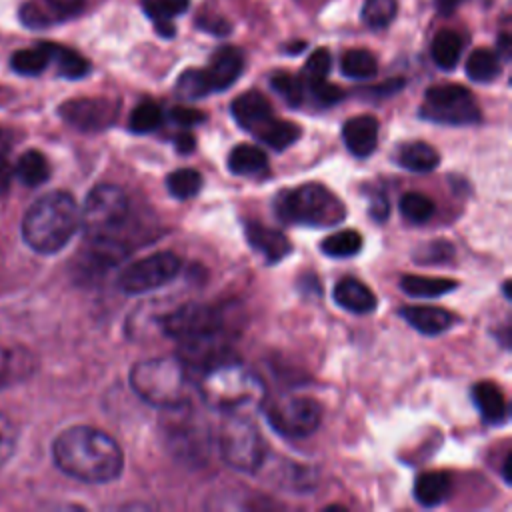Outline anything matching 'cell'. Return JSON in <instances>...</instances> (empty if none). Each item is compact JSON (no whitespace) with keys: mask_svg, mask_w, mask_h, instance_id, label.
Returning a JSON list of instances; mask_svg holds the SVG:
<instances>
[{"mask_svg":"<svg viewBox=\"0 0 512 512\" xmlns=\"http://www.w3.org/2000/svg\"><path fill=\"white\" fill-rule=\"evenodd\" d=\"M52 458L60 472L86 484H106L124 470L120 444L92 426H70L52 444Z\"/></svg>","mask_w":512,"mask_h":512,"instance_id":"obj_1","label":"cell"},{"mask_svg":"<svg viewBox=\"0 0 512 512\" xmlns=\"http://www.w3.org/2000/svg\"><path fill=\"white\" fill-rule=\"evenodd\" d=\"M80 230V206L72 194L54 190L30 204L22 218V238L36 254L60 252Z\"/></svg>","mask_w":512,"mask_h":512,"instance_id":"obj_2","label":"cell"},{"mask_svg":"<svg viewBox=\"0 0 512 512\" xmlns=\"http://www.w3.org/2000/svg\"><path fill=\"white\" fill-rule=\"evenodd\" d=\"M198 394L208 408L232 414L260 408L266 398V384L254 370L226 360L200 374Z\"/></svg>","mask_w":512,"mask_h":512,"instance_id":"obj_3","label":"cell"},{"mask_svg":"<svg viewBox=\"0 0 512 512\" xmlns=\"http://www.w3.org/2000/svg\"><path fill=\"white\" fill-rule=\"evenodd\" d=\"M130 386L150 406L172 410L188 404L190 372L178 356L148 358L130 370Z\"/></svg>","mask_w":512,"mask_h":512,"instance_id":"obj_4","label":"cell"},{"mask_svg":"<svg viewBox=\"0 0 512 512\" xmlns=\"http://www.w3.org/2000/svg\"><path fill=\"white\" fill-rule=\"evenodd\" d=\"M274 212L282 222L300 226H334L346 218L342 200L316 182L280 190L274 198Z\"/></svg>","mask_w":512,"mask_h":512,"instance_id":"obj_5","label":"cell"},{"mask_svg":"<svg viewBox=\"0 0 512 512\" xmlns=\"http://www.w3.org/2000/svg\"><path fill=\"white\" fill-rule=\"evenodd\" d=\"M218 448L222 460L244 474L258 472L266 460L264 436L244 412L226 414L218 436Z\"/></svg>","mask_w":512,"mask_h":512,"instance_id":"obj_6","label":"cell"},{"mask_svg":"<svg viewBox=\"0 0 512 512\" xmlns=\"http://www.w3.org/2000/svg\"><path fill=\"white\" fill-rule=\"evenodd\" d=\"M130 214V204L122 188L114 184L94 186L80 208L84 240H116Z\"/></svg>","mask_w":512,"mask_h":512,"instance_id":"obj_7","label":"cell"},{"mask_svg":"<svg viewBox=\"0 0 512 512\" xmlns=\"http://www.w3.org/2000/svg\"><path fill=\"white\" fill-rule=\"evenodd\" d=\"M420 118L444 126H474L482 120L472 92L460 84H440L424 92Z\"/></svg>","mask_w":512,"mask_h":512,"instance_id":"obj_8","label":"cell"},{"mask_svg":"<svg viewBox=\"0 0 512 512\" xmlns=\"http://www.w3.org/2000/svg\"><path fill=\"white\" fill-rule=\"evenodd\" d=\"M180 268L182 260L174 252H156L128 264L118 276V286L126 294H144L170 284Z\"/></svg>","mask_w":512,"mask_h":512,"instance_id":"obj_9","label":"cell"},{"mask_svg":"<svg viewBox=\"0 0 512 512\" xmlns=\"http://www.w3.org/2000/svg\"><path fill=\"white\" fill-rule=\"evenodd\" d=\"M268 424L286 438H306L316 432L322 410L316 400L304 396H288L272 402L266 410Z\"/></svg>","mask_w":512,"mask_h":512,"instance_id":"obj_10","label":"cell"},{"mask_svg":"<svg viewBox=\"0 0 512 512\" xmlns=\"http://www.w3.org/2000/svg\"><path fill=\"white\" fill-rule=\"evenodd\" d=\"M162 330L166 336L186 342L208 334L224 332L222 310L208 304H184L162 318Z\"/></svg>","mask_w":512,"mask_h":512,"instance_id":"obj_11","label":"cell"},{"mask_svg":"<svg viewBox=\"0 0 512 512\" xmlns=\"http://www.w3.org/2000/svg\"><path fill=\"white\" fill-rule=\"evenodd\" d=\"M60 118L80 132H102L114 124L118 102L102 96H82L60 104Z\"/></svg>","mask_w":512,"mask_h":512,"instance_id":"obj_12","label":"cell"},{"mask_svg":"<svg viewBox=\"0 0 512 512\" xmlns=\"http://www.w3.org/2000/svg\"><path fill=\"white\" fill-rule=\"evenodd\" d=\"M86 0H28L20 6V22L28 28H46L82 12Z\"/></svg>","mask_w":512,"mask_h":512,"instance_id":"obj_13","label":"cell"},{"mask_svg":"<svg viewBox=\"0 0 512 512\" xmlns=\"http://www.w3.org/2000/svg\"><path fill=\"white\" fill-rule=\"evenodd\" d=\"M230 110H232L236 124L254 136L274 118L268 98L256 90H248V92L240 94L232 102Z\"/></svg>","mask_w":512,"mask_h":512,"instance_id":"obj_14","label":"cell"},{"mask_svg":"<svg viewBox=\"0 0 512 512\" xmlns=\"http://www.w3.org/2000/svg\"><path fill=\"white\" fill-rule=\"evenodd\" d=\"M208 80V86L212 92H222L230 88L238 76L244 70V56L238 48L234 46H222L214 52L210 58V64L202 68Z\"/></svg>","mask_w":512,"mask_h":512,"instance_id":"obj_15","label":"cell"},{"mask_svg":"<svg viewBox=\"0 0 512 512\" xmlns=\"http://www.w3.org/2000/svg\"><path fill=\"white\" fill-rule=\"evenodd\" d=\"M244 234H246V240L248 244L266 258L268 264H276L280 262L284 256L290 254L292 250V244L288 242V238L276 230V228H270V226H264L260 222H252L248 220L244 224Z\"/></svg>","mask_w":512,"mask_h":512,"instance_id":"obj_16","label":"cell"},{"mask_svg":"<svg viewBox=\"0 0 512 512\" xmlns=\"http://www.w3.org/2000/svg\"><path fill=\"white\" fill-rule=\"evenodd\" d=\"M378 128V120L370 114L346 120L342 126V138L346 148L358 158L370 156L378 144Z\"/></svg>","mask_w":512,"mask_h":512,"instance_id":"obj_17","label":"cell"},{"mask_svg":"<svg viewBox=\"0 0 512 512\" xmlns=\"http://www.w3.org/2000/svg\"><path fill=\"white\" fill-rule=\"evenodd\" d=\"M36 370V358L26 348L0 346V390L28 380Z\"/></svg>","mask_w":512,"mask_h":512,"instance_id":"obj_18","label":"cell"},{"mask_svg":"<svg viewBox=\"0 0 512 512\" xmlns=\"http://www.w3.org/2000/svg\"><path fill=\"white\" fill-rule=\"evenodd\" d=\"M400 316L420 334L426 336H436L452 328L454 324V314L448 312L446 308L440 306H404L400 310Z\"/></svg>","mask_w":512,"mask_h":512,"instance_id":"obj_19","label":"cell"},{"mask_svg":"<svg viewBox=\"0 0 512 512\" xmlns=\"http://www.w3.org/2000/svg\"><path fill=\"white\" fill-rule=\"evenodd\" d=\"M332 298L340 308L354 312V314H368L378 304L374 292L364 282H360L358 278H352V276H346L336 282Z\"/></svg>","mask_w":512,"mask_h":512,"instance_id":"obj_20","label":"cell"},{"mask_svg":"<svg viewBox=\"0 0 512 512\" xmlns=\"http://www.w3.org/2000/svg\"><path fill=\"white\" fill-rule=\"evenodd\" d=\"M472 400L480 416L488 424H502L508 420V404L502 388L490 380L476 382L472 386Z\"/></svg>","mask_w":512,"mask_h":512,"instance_id":"obj_21","label":"cell"},{"mask_svg":"<svg viewBox=\"0 0 512 512\" xmlns=\"http://www.w3.org/2000/svg\"><path fill=\"white\" fill-rule=\"evenodd\" d=\"M450 488H452V480H450L448 472L428 470V472L418 474V478L414 482V498L422 506L432 508V506L442 504L448 498Z\"/></svg>","mask_w":512,"mask_h":512,"instance_id":"obj_22","label":"cell"},{"mask_svg":"<svg viewBox=\"0 0 512 512\" xmlns=\"http://www.w3.org/2000/svg\"><path fill=\"white\" fill-rule=\"evenodd\" d=\"M394 160L408 172H432L440 164V154L426 142H404L396 148Z\"/></svg>","mask_w":512,"mask_h":512,"instance_id":"obj_23","label":"cell"},{"mask_svg":"<svg viewBox=\"0 0 512 512\" xmlns=\"http://www.w3.org/2000/svg\"><path fill=\"white\" fill-rule=\"evenodd\" d=\"M228 170L236 176H260L268 172V156L254 144H238L228 154Z\"/></svg>","mask_w":512,"mask_h":512,"instance_id":"obj_24","label":"cell"},{"mask_svg":"<svg viewBox=\"0 0 512 512\" xmlns=\"http://www.w3.org/2000/svg\"><path fill=\"white\" fill-rule=\"evenodd\" d=\"M52 64L48 42L20 48L10 56V68L20 76H40Z\"/></svg>","mask_w":512,"mask_h":512,"instance_id":"obj_25","label":"cell"},{"mask_svg":"<svg viewBox=\"0 0 512 512\" xmlns=\"http://www.w3.org/2000/svg\"><path fill=\"white\" fill-rule=\"evenodd\" d=\"M400 288L414 298H438L458 288V282L452 278H436V276H416L404 274L400 278Z\"/></svg>","mask_w":512,"mask_h":512,"instance_id":"obj_26","label":"cell"},{"mask_svg":"<svg viewBox=\"0 0 512 512\" xmlns=\"http://www.w3.org/2000/svg\"><path fill=\"white\" fill-rule=\"evenodd\" d=\"M12 172L24 186L36 188L50 178V162L40 150H26L18 158Z\"/></svg>","mask_w":512,"mask_h":512,"instance_id":"obj_27","label":"cell"},{"mask_svg":"<svg viewBox=\"0 0 512 512\" xmlns=\"http://www.w3.org/2000/svg\"><path fill=\"white\" fill-rule=\"evenodd\" d=\"M48 46H50L52 64L56 66L58 76L68 80H80L90 72V62L76 50L62 44H54V42H48Z\"/></svg>","mask_w":512,"mask_h":512,"instance_id":"obj_28","label":"cell"},{"mask_svg":"<svg viewBox=\"0 0 512 512\" xmlns=\"http://www.w3.org/2000/svg\"><path fill=\"white\" fill-rule=\"evenodd\" d=\"M190 0H142L144 12L154 20L156 30L170 38L174 34L172 18L178 14H184Z\"/></svg>","mask_w":512,"mask_h":512,"instance_id":"obj_29","label":"cell"},{"mask_svg":"<svg viewBox=\"0 0 512 512\" xmlns=\"http://www.w3.org/2000/svg\"><path fill=\"white\" fill-rule=\"evenodd\" d=\"M300 136H302V130H300V126H298L296 122L280 120V118H276V116L256 134V138H258L262 144L270 146V148L276 150V152L286 150V148L292 146Z\"/></svg>","mask_w":512,"mask_h":512,"instance_id":"obj_30","label":"cell"},{"mask_svg":"<svg viewBox=\"0 0 512 512\" xmlns=\"http://www.w3.org/2000/svg\"><path fill=\"white\" fill-rule=\"evenodd\" d=\"M432 60L442 70H452L462 56V36L454 30H440L432 40Z\"/></svg>","mask_w":512,"mask_h":512,"instance_id":"obj_31","label":"cell"},{"mask_svg":"<svg viewBox=\"0 0 512 512\" xmlns=\"http://www.w3.org/2000/svg\"><path fill=\"white\" fill-rule=\"evenodd\" d=\"M466 74L480 84L492 82L500 74V54L488 48L474 50L466 60Z\"/></svg>","mask_w":512,"mask_h":512,"instance_id":"obj_32","label":"cell"},{"mask_svg":"<svg viewBox=\"0 0 512 512\" xmlns=\"http://www.w3.org/2000/svg\"><path fill=\"white\" fill-rule=\"evenodd\" d=\"M362 244V234L358 230L346 228L326 236L320 244V250L330 258H350L362 250Z\"/></svg>","mask_w":512,"mask_h":512,"instance_id":"obj_33","label":"cell"},{"mask_svg":"<svg viewBox=\"0 0 512 512\" xmlns=\"http://www.w3.org/2000/svg\"><path fill=\"white\" fill-rule=\"evenodd\" d=\"M340 70L352 80H368L378 72V62L372 52L364 48L346 50L340 60Z\"/></svg>","mask_w":512,"mask_h":512,"instance_id":"obj_34","label":"cell"},{"mask_svg":"<svg viewBox=\"0 0 512 512\" xmlns=\"http://www.w3.org/2000/svg\"><path fill=\"white\" fill-rule=\"evenodd\" d=\"M168 192L178 200H188L196 196L202 188V174L194 168H178L166 178Z\"/></svg>","mask_w":512,"mask_h":512,"instance_id":"obj_35","label":"cell"},{"mask_svg":"<svg viewBox=\"0 0 512 512\" xmlns=\"http://www.w3.org/2000/svg\"><path fill=\"white\" fill-rule=\"evenodd\" d=\"M160 122H162L160 106L152 100H144L132 110L128 128L134 134H148V132H154L160 126Z\"/></svg>","mask_w":512,"mask_h":512,"instance_id":"obj_36","label":"cell"},{"mask_svg":"<svg viewBox=\"0 0 512 512\" xmlns=\"http://www.w3.org/2000/svg\"><path fill=\"white\" fill-rule=\"evenodd\" d=\"M400 214L412 222V224H422L432 218L434 214V202L426 194L420 192H406L400 198Z\"/></svg>","mask_w":512,"mask_h":512,"instance_id":"obj_37","label":"cell"},{"mask_svg":"<svg viewBox=\"0 0 512 512\" xmlns=\"http://www.w3.org/2000/svg\"><path fill=\"white\" fill-rule=\"evenodd\" d=\"M176 92L184 100H198V98L212 94L202 68H192V70L182 72L180 78L176 80Z\"/></svg>","mask_w":512,"mask_h":512,"instance_id":"obj_38","label":"cell"},{"mask_svg":"<svg viewBox=\"0 0 512 512\" xmlns=\"http://www.w3.org/2000/svg\"><path fill=\"white\" fill-rule=\"evenodd\" d=\"M396 16V0H366L362 6V20L372 30L386 28Z\"/></svg>","mask_w":512,"mask_h":512,"instance_id":"obj_39","label":"cell"},{"mask_svg":"<svg viewBox=\"0 0 512 512\" xmlns=\"http://www.w3.org/2000/svg\"><path fill=\"white\" fill-rule=\"evenodd\" d=\"M270 86L288 106H300L304 100V82L298 76L278 72L270 78Z\"/></svg>","mask_w":512,"mask_h":512,"instance_id":"obj_40","label":"cell"},{"mask_svg":"<svg viewBox=\"0 0 512 512\" xmlns=\"http://www.w3.org/2000/svg\"><path fill=\"white\" fill-rule=\"evenodd\" d=\"M332 68V56L326 48H320V50H314L306 64H304V70H302V82H316V80H324L328 78V72Z\"/></svg>","mask_w":512,"mask_h":512,"instance_id":"obj_41","label":"cell"},{"mask_svg":"<svg viewBox=\"0 0 512 512\" xmlns=\"http://www.w3.org/2000/svg\"><path fill=\"white\" fill-rule=\"evenodd\" d=\"M18 442V428L16 422L0 410V466L8 462L16 450Z\"/></svg>","mask_w":512,"mask_h":512,"instance_id":"obj_42","label":"cell"},{"mask_svg":"<svg viewBox=\"0 0 512 512\" xmlns=\"http://www.w3.org/2000/svg\"><path fill=\"white\" fill-rule=\"evenodd\" d=\"M304 90H308V94L312 96V100L318 106H332V104L340 102L342 96H344V92L338 86L330 84L326 78L324 80H316V82H306Z\"/></svg>","mask_w":512,"mask_h":512,"instance_id":"obj_43","label":"cell"},{"mask_svg":"<svg viewBox=\"0 0 512 512\" xmlns=\"http://www.w3.org/2000/svg\"><path fill=\"white\" fill-rule=\"evenodd\" d=\"M452 244L446 240H434L430 244H426L416 256L414 260L422 262V264H438V262H446L452 258Z\"/></svg>","mask_w":512,"mask_h":512,"instance_id":"obj_44","label":"cell"},{"mask_svg":"<svg viewBox=\"0 0 512 512\" xmlns=\"http://www.w3.org/2000/svg\"><path fill=\"white\" fill-rule=\"evenodd\" d=\"M170 120L176 122L178 126H184V128H192L196 124H202L206 120V116L200 112V110H194V108H186V106H176L170 110Z\"/></svg>","mask_w":512,"mask_h":512,"instance_id":"obj_45","label":"cell"},{"mask_svg":"<svg viewBox=\"0 0 512 512\" xmlns=\"http://www.w3.org/2000/svg\"><path fill=\"white\" fill-rule=\"evenodd\" d=\"M388 198L382 190H374L370 192V216L376 220V222H384L388 218Z\"/></svg>","mask_w":512,"mask_h":512,"instance_id":"obj_46","label":"cell"},{"mask_svg":"<svg viewBox=\"0 0 512 512\" xmlns=\"http://www.w3.org/2000/svg\"><path fill=\"white\" fill-rule=\"evenodd\" d=\"M8 152H10V142L4 132H0V190L6 188L8 178H10V166H8Z\"/></svg>","mask_w":512,"mask_h":512,"instance_id":"obj_47","label":"cell"},{"mask_svg":"<svg viewBox=\"0 0 512 512\" xmlns=\"http://www.w3.org/2000/svg\"><path fill=\"white\" fill-rule=\"evenodd\" d=\"M198 26L200 28H204V30H208V32H214V34H228V30H230V26L226 24V20H222V18H200L198 20Z\"/></svg>","mask_w":512,"mask_h":512,"instance_id":"obj_48","label":"cell"},{"mask_svg":"<svg viewBox=\"0 0 512 512\" xmlns=\"http://www.w3.org/2000/svg\"><path fill=\"white\" fill-rule=\"evenodd\" d=\"M174 148H176V152H180V154H190V152H194V148H196V138H194L190 132H180V134L174 138Z\"/></svg>","mask_w":512,"mask_h":512,"instance_id":"obj_49","label":"cell"},{"mask_svg":"<svg viewBox=\"0 0 512 512\" xmlns=\"http://www.w3.org/2000/svg\"><path fill=\"white\" fill-rule=\"evenodd\" d=\"M440 14H452L464 0H434Z\"/></svg>","mask_w":512,"mask_h":512,"instance_id":"obj_50","label":"cell"},{"mask_svg":"<svg viewBox=\"0 0 512 512\" xmlns=\"http://www.w3.org/2000/svg\"><path fill=\"white\" fill-rule=\"evenodd\" d=\"M502 476H504V482H510V480H512V476H510V454H506V458H504Z\"/></svg>","mask_w":512,"mask_h":512,"instance_id":"obj_51","label":"cell"}]
</instances>
